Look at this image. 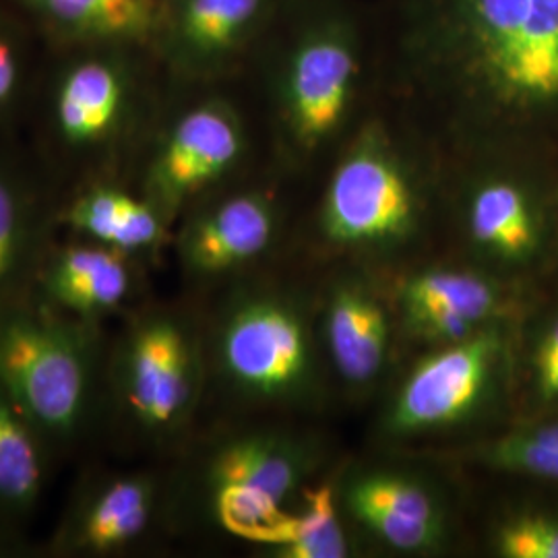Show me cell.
I'll use <instances>...</instances> for the list:
<instances>
[{"instance_id":"1","label":"cell","mask_w":558,"mask_h":558,"mask_svg":"<svg viewBox=\"0 0 558 558\" xmlns=\"http://www.w3.org/2000/svg\"><path fill=\"white\" fill-rule=\"evenodd\" d=\"M377 104L451 158L558 151V0H366Z\"/></svg>"},{"instance_id":"2","label":"cell","mask_w":558,"mask_h":558,"mask_svg":"<svg viewBox=\"0 0 558 558\" xmlns=\"http://www.w3.org/2000/svg\"><path fill=\"white\" fill-rule=\"evenodd\" d=\"M240 80L271 161L317 182L377 106L366 0H288Z\"/></svg>"},{"instance_id":"3","label":"cell","mask_w":558,"mask_h":558,"mask_svg":"<svg viewBox=\"0 0 558 558\" xmlns=\"http://www.w3.org/2000/svg\"><path fill=\"white\" fill-rule=\"evenodd\" d=\"M168 80L145 44H50L21 135L62 193L129 177Z\"/></svg>"},{"instance_id":"4","label":"cell","mask_w":558,"mask_h":558,"mask_svg":"<svg viewBox=\"0 0 558 558\" xmlns=\"http://www.w3.org/2000/svg\"><path fill=\"white\" fill-rule=\"evenodd\" d=\"M271 269L274 263L191 299L207 364L203 416L283 418L323 401L331 373L317 300Z\"/></svg>"},{"instance_id":"5","label":"cell","mask_w":558,"mask_h":558,"mask_svg":"<svg viewBox=\"0 0 558 558\" xmlns=\"http://www.w3.org/2000/svg\"><path fill=\"white\" fill-rule=\"evenodd\" d=\"M317 182L313 230L320 246L364 269L408 259L445 221L447 156L383 104Z\"/></svg>"},{"instance_id":"6","label":"cell","mask_w":558,"mask_h":558,"mask_svg":"<svg viewBox=\"0 0 558 558\" xmlns=\"http://www.w3.org/2000/svg\"><path fill=\"white\" fill-rule=\"evenodd\" d=\"M315 433L274 416H203L168 463L172 536L259 548L323 476Z\"/></svg>"},{"instance_id":"7","label":"cell","mask_w":558,"mask_h":558,"mask_svg":"<svg viewBox=\"0 0 558 558\" xmlns=\"http://www.w3.org/2000/svg\"><path fill=\"white\" fill-rule=\"evenodd\" d=\"M207 364L193 300L156 294L108 327L96 458L166 461L197 428Z\"/></svg>"},{"instance_id":"8","label":"cell","mask_w":558,"mask_h":558,"mask_svg":"<svg viewBox=\"0 0 558 558\" xmlns=\"http://www.w3.org/2000/svg\"><path fill=\"white\" fill-rule=\"evenodd\" d=\"M108 327L36 294L0 319V385L57 470L98 453Z\"/></svg>"},{"instance_id":"9","label":"cell","mask_w":558,"mask_h":558,"mask_svg":"<svg viewBox=\"0 0 558 558\" xmlns=\"http://www.w3.org/2000/svg\"><path fill=\"white\" fill-rule=\"evenodd\" d=\"M271 161L242 80L170 83L126 179L174 228L221 186Z\"/></svg>"},{"instance_id":"10","label":"cell","mask_w":558,"mask_h":558,"mask_svg":"<svg viewBox=\"0 0 558 558\" xmlns=\"http://www.w3.org/2000/svg\"><path fill=\"white\" fill-rule=\"evenodd\" d=\"M445 221L465 260L518 281L538 269L558 232V151L499 145L447 158Z\"/></svg>"},{"instance_id":"11","label":"cell","mask_w":558,"mask_h":558,"mask_svg":"<svg viewBox=\"0 0 558 558\" xmlns=\"http://www.w3.org/2000/svg\"><path fill=\"white\" fill-rule=\"evenodd\" d=\"M515 323H505L422 348L380 408V439L445 440L486 426L515 391Z\"/></svg>"},{"instance_id":"12","label":"cell","mask_w":558,"mask_h":558,"mask_svg":"<svg viewBox=\"0 0 558 558\" xmlns=\"http://www.w3.org/2000/svg\"><path fill=\"white\" fill-rule=\"evenodd\" d=\"M296 184L267 161L191 205L177 221L170 244L182 296L197 299L271 265Z\"/></svg>"},{"instance_id":"13","label":"cell","mask_w":558,"mask_h":558,"mask_svg":"<svg viewBox=\"0 0 558 558\" xmlns=\"http://www.w3.org/2000/svg\"><path fill=\"white\" fill-rule=\"evenodd\" d=\"M172 536L166 461L92 458L36 550L44 558H131Z\"/></svg>"},{"instance_id":"14","label":"cell","mask_w":558,"mask_h":558,"mask_svg":"<svg viewBox=\"0 0 558 558\" xmlns=\"http://www.w3.org/2000/svg\"><path fill=\"white\" fill-rule=\"evenodd\" d=\"M336 493L356 542L398 557H437L456 544V502L428 468L399 459L359 461L336 476Z\"/></svg>"},{"instance_id":"15","label":"cell","mask_w":558,"mask_h":558,"mask_svg":"<svg viewBox=\"0 0 558 558\" xmlns=\"http://www.w3.org/2000/svg\"><path fill=\"white\" fill-rule=\"evenodd\" d=\"M385 288L399 336L422 348L518 323L523 311L518 279L502 278L465 259L412 267Z\"/></svg>"},{"instance_id":"16","label":"cell","mask_w":558,"mask_h":558,"mask_svg":"<svg viewBox=\"0 0 558 558\" xmlns=\"http://www.w3.org/2000/svg\"><path fill=\"white\" fill-rule=\"evenodd\" d=\"M288 0H161L151 50L170 83L240 80Z\"/></svg>"},{"instance_id":"17","label":"cell","mask_w":558,"mask_h":558,"mask_svg":"<svg viewBox=\"0 0 558 558\" xmlns=\"http://www.w3.org/2000/svg\"><path fill=\"white\" fill-rule=\"evenodd\" d=\"M60 191L23 140L0 133V319L36 292L59 239Z\"/></svg>"},{"instance_id":"18","label":"cell","mask_w":558,"mask_h":558,"mask_svg":"<svg viewBox=\"0 0 558 558\" xmlns=\"http://www.w3.org/2000/svg\"><path fill=\"white\" fill-rule=\"evenodd\" d=\"M320 343L331 379L354 398L379 387L393 359L398 320L385 283L348 265L317 300Z\"/></svg>"},{"instance_id":"19","label":"cell","mask_w":558,"mask_h":558,"mask_svg":"<svg viewBox=\"0 0 558 558\" xmlns=\"http://www.w3.org/2000/svg\"><path fill=\"white\" fill-rule=\"evenodd\" d=\"M154 271L145 260L100 242L59 234L34 294L77 319L110 325L154 296Z\"/></svg>"},{"instance_id":"20","label":"cell","mask_w":558,"mask_h":558,"mask_svg":"<svg viewBox=\"0 0 558 558\" xmlns=\"http://www.w3.org/2000/svg\"><path fill=\"white\" fill-rule=\"evenodd\" d=\"M60 234L94 240L145 260L156 271L170 255V221L126 177L89 180L62 193Z\"/></svg>"},{"instance_id":"21","label":"cell","mask_w":558,"mask_h":558,"mask_svg":"<svg viewBox=\"0 0 558 558\" xmlns=\"http://www.w3.org/2000/svg\"><path fill=\"white\" fill-rule=\"evenodd\" d=\"M54 472L40 435L0 385V555L34 550L27 532Z\"/></svg>"},{"instance_id":"22","label":"cell","mask_w":558,"mask_h":558,"mask_svg":"<svg viewBox=\"0 0 558 558\" xmlns=\"http://www.w3.org/2000/svg\"><path fill=\"white\" fill-rule=\"evenodd\" d=\"M50 44H145L151 46L161 0H7Z\"/></svg>"},{"instance_id":"23","label":"cell","mask_w":558,"mask_h":558,"mask_svg":"<svg viewBox=\"0 0 558 558\" xmlns=\"http://www.w3.org/2000/svg\"><path fill=\"white\" fill-rule=\"evenodd\" d=\"M356 548L359 542L339 511L336 478L320 476L257 550L274 558H348Z\"/></svg>"},{"instance_id":"24","label":"cell","mask_w":558,"mask_h":558,"mask_svg":"<svg viewBox=\"0 0 558 558\" xmlns=\"http://www.w3.org/2000/svg\"><path fill=\"white\" fill-rule=\"evenodd\" d=\"M46 50L40 29L0 0V133L23 129Z\"/></svg>"},{"instance_id":"25","label":"cell","mask_w":558,"mask_h":558,"mask_svg":"<svg viewBox=\"0 0 558 558\" xmlns=\"http://www.w3.org/2000/svg\"><path fill=\"white\" fill-rule=\"evenodd\" d=\"M459 456L497 474L558 484V412L463 445Z\"/></svg>"},{"instance_id":"26","label":"cell","mask_w":558,"mask_h":558,"mask_svg":"<svg viewBox=\"0 0 558 558\" xmlns=\"http://www.w3.org/2000/svg\"><path fill=\"white\" fill-rule=\"evenodd\" d=\"M532 412H558V311L530 325L515 343V379Z\"/></svg>"},{"instance_id":"27","label":"cell","mask_w":558,"mask_h":558,"mask_svg":"<svg viewBox=\"0 0 558 558\" xmlns=\"http://www.w3.org/2000/svg\"><path fill=\"white\" fill-rule=\"evenodd\" d=\"M486 546L500 558H558V507L521 505L500 511L488 525Z\"/></svg>"}]
</instances>
